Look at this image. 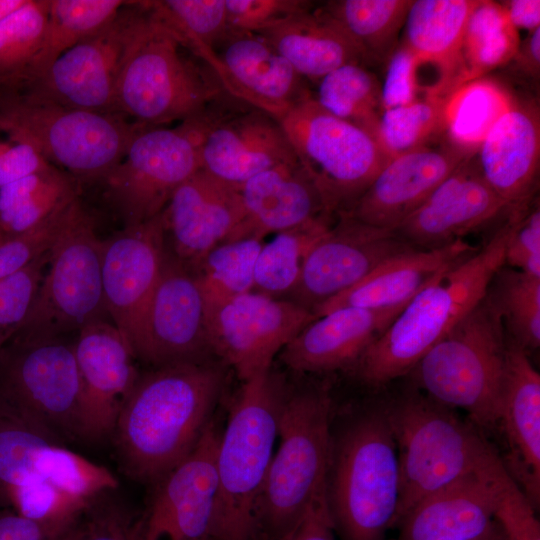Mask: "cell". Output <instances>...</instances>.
Returning a JSON list of instances; mask_svg holds the SVG:
<instances>
[{
    "instance_id": "44",
    "label": "cell",
    "mask_w": 540,
    "mask_h": 540,
    "mask_svg": "<svg viewBox=\"0 0 540 540\" xmlns=\"http://www.w3.org/2000/svg\"><path fill=\"white\" fill-rule=\"evenodd\" d=\"M49 0H27L0 22V91L19 88L39 51Z\"/></svg>"
},
{
    "instance_id": "13",
    "label": "cell",
    "mask_w": 540,
    "mask_h": 540,
    "mask_svg": "<svg viewBox=\"0 0 540 540\" xmlns=\"http://www.w3.org/2000/svg\"><path fill=\"white\" fill-rule=\"evenodd\" d=\"M279 123L332 216L347 211L389 161L370 134L329 113L313 96Z\"/></svg>"
},
{
    "instance_id": "3",
    "label": "cell",
    "mask_w": 540,
    "mask_h": 540,
    "mask_svg": "<svg viewBox=\"0 0 540 540\" xmlns=\"http://www.w3.org/2000/svg\"><path fill=\"white\" fill-rule=\"evenodd\" d=\"M399 498L397 448L383 402L332 432L326 501L335 533L341 540H386Z\"/></svg>"
},
{
    "instance_id": "16",
    "label": "cell",
    "mask_w": 540,
    "mask_h": 540,
    "mask_svg": "<svg viewBox=\"0 0 540 540\" xmlns=\"http://www.w3.org/2000/svg\"><path fill=\"white\" fill-rule=\"evenodd\" d=\"M314 319L292 301L254 291L207 307L213 355L241 382L270 370L275 356Z\"/></svg>"
},
{
    "instance_id": "21",
    "label": "cell",
    "mask_w": 540,
    "mask_h": 540,
    "mask_svg": "<svg viewBox=\"0 0 540 540\" xmlns=\"http://www.w3.org/2000/svg\"><path fill=\"white\" fill-rule=\"evenodd\" d=\"M73 344L81 380L83 440L112 435L140 373L120 331L106 319L87 324Z\"/></svg>"
},
{
    "instance_id": "28",
    "label": "cell",
    "mask_w": 540,
    "mask_h": 540,
    "mask_svg": "<svg viewBox=\"0 0 540 540\" xmlns=\"http://www.w3.org/2000/svg\"><path fill=\"white\" fill-rule=\"evenodd\" d=\"M475 156L482 177L508 211L528 206L540 160V117L535 102L514 98Z\"/></svg>"
},
{
    "instance_id": "32",
    "label": "cell",
    "mask_w": 540,
    "mask_h": 540,
    "mask_svg": "<svg viewBox=\"0 0 540 540\" xmlns=\"http://www.w3.org/2000/svg\"><path fill=\"white\" fill-rule=\"evenodd\" d=\"M477 249L459 239L439 248L406 251L381 264L355 286L318 305L312 313L317 318L337 308L378 309L408 302L444 268Z\"/></svg>"
},
{
    "instance_id": "47",
    "label": "cell",
    "mask_w": 540,
    "mask_h": 540,
    "mask_svg": "<svg viewBox=\"0 0 540 540\" xmlns=\"http://www.w3.org/2000/svg\"><path fill=\"white\" fill-rule=\"evenodd\" d=\"M107 492L83 512L73 540H137V519Z\"/></svg>"
},
{
    "instance_id": "18",
    "label": "cell",
    "mask_w": 540,
    "mask_h": 540,
    "mask_svg": "<svg viewBox=\"0 0 540 540\" xmlns=\"http://www.w3.org/2000/svg\"><path fill=\"white\" fill-rule=\"evenodd\" d=\"M134 354L154 367L215 358L201 290L192 273L168 249Z\"/></svg>"
},
{
    "instance_id": "46",
    "label": "cell",
    "mask_w": 540,
    "mask_h": 540,
    "mask_svg": "<svg viewBox=\"0 0 540 540\" xmlns=\"http://www.w3.org/2000/svg\"><path fill=\"white\" fill-rule=\"evenodd\" d=\"M49 251L0 280V351L16 336L34 305Z\"/></svg>"
},
{
    "instance_id": "24",
    "label": "cell",
    "mask_w": 540,
    "mask_h": 540,
    "mask_svg": "<svg viewBox=\"0 0 540 540\" xmlns=\"http://www.w3.org/2000/svg\"><path fill=\"white\" fill-rule=\"evenodd\" d=\"M243 216L239 189L200 169L176 189L162 212L167 249L190 271L227 241Z\"/></svg>"
},
{
    "instance_id": "36",
    "label": "cell",
    "mask_w": 540,
    "mask_h": 540,
    "mask_svg": "<svg viewBox=\"0 0 540 540\" xmlns=\"http://www.w3.org/2000/svg\"><path fill=\"white\" fill-rule=\"evenodd\" d=\"M413 0H338L323 9L347 33L365 63L387 61L398 46V36Z\"/></svg>"
},
{
    "instance_id": "55",
    "label": "cell",
    "mask_w": 540,
    "mask_h": 540,
    "mask_svg": "<svg viewBox=\"0 0 540 540\" xmlns=\"http://www.w3.org/2000/svg\"><path fill=\"white\" fill-rule=\"evenodd\" d=\"M326 501V487L313 499L300 521L280 540H336Z\"/></svg>"
},
{
    "instance_id": "6",
    "label": "cell",
    "mask_w": 540,
    "mask_h": 540,
    "mask_svg": "<svg viewBox=\"0 0 540 540\" xmlns=\"http://www.w3.org/2000/svg\"><path fill=\"white\" fill-rule=\"evenodd\" d=\"M385 405L400 474L395 527L423 498L500 457L474 425L412 382Z\"/></svg>"
},
{
    "instance_id": "48",
    "label": "cell",
    "mask_w": 540,
    "mask_h": 540,
    "mask_svg": "<svg viewBox=\"0 0 540 540\" xmlns=\"http://www.w3.org/2000/svg\"><path fill=\"white\" fill-rule=\"evenodd\" d=\"M535 508L505 469L499 478L494 519L505 540H540Z\"/></svg>"
},
{
    "instance_id": "7",
    "label": "cell",
    "mask_w": 540,
    "mask_h": 540,
    "mask_svg": "<svg viewBox=\"0 0 540 540\" xmlns=\"http://www.w3.org/2000/svg\"><path fill=\"white\" fill-rule=\"evenodd\" d=\"M212 68L154 15L150 1L122 68L115 112L143 128L194 117L223 97Z\"/></svg>"
},
{
    "instance_id": "50",
    "label": "cell",
    "mask_w": 540,
    "mask_h": 540,
    "mask_svg": "<svg viewBox=\"0 0 540 540\" xmlns=\"http://www.w3.org/2000/svg\"><path fill=\"white\" fill-rule=\"evenodd\" d=\"M513 224L506 247L504 265L540 277V209L529 205L508 211Z\"/></svg>"
},
{
    "instance_id": "31",
    "label": "cell",
    "mask_w": 540,
    "mask_h": 540,
    "mask_svg": "<svg viewBox=\"0 0 540 540\" xmlns=\"http://www.w3.org/2000/svg\"><path fill=\"white\" fill-rule=\"evenodd\" d=\"M239 192L244 216L227 241L262 240L270 233L317 218L333 217L298 161L275 166L250 178Z\"/></svg>"
},
{
    "instance_id": "27",
    "label": "cell",
    "mask_w": 540,
    "mask_h": 540,
    "mask_svg": "<svg viewBox=\"0 0 540 540\" xmlns=\"http://www.w3.org/2000/svg\"><path fill=\"white\" fill-rule=\"evenodd\" d=\"M499 457L488 468L462 476L419 501L400 521L397 540H472L495 524Z\"/></svg>"
},
{
    "instance_id": "9",
    "label": "cell",
    "mask_w": 540,
    "mask_h": 540,
    "mask_svg": "<svg viewBox=\"0 0 540 540\" xmlns=\"http://www.w3.org/2000/svg\"><path fill=\"white\" fill-rule=\"evenodd\" d=\"M508 337L487 298L432 346L408 373L433 400L466 411L479 427L497 425Z\"/></svg>"
},
{
    "instance_id": "60",
    "label": "cell",
    "mask_w": 540,
    "mask_h": 540,
    "mask_svg": "<svg viewBox=\"0 0 540 540\" xmlns=\"http://www.w3.org/2000/svg\"><path fill=\"white\" fill-rule=\"evenodd\" d=\"M0 93H1V91H0Z\"/></svg>"
},
{
    "instance_id": "35",
    "label": "cell",
    "mask_w": 540,
    "mask_h": 540,
    "mask_svg": "<svg viewBox=\"0 0 540 540\" xmlns=\"http://www.w3.org/2000/svg\"><path fill=\"white\" fill-rule=\"evenodd\" d=\"M513 100L502 85L487 78L472 79L455 87L447 94L443 108V132L448 143L476 153Z\"/></svg>"
},
{
    "instance_id": "17",
    "label": "cell",
    "mask_w": 540,
    "mask_h": 540,
    "mask_svg": "<svg viewBox=\"0 0 540 540\" xmlns=\"http://www.w3.org/2000/svg\"><path fill=\"white\" fill-rule=\"evenodd\" d=\"M219 436L213 421L191 453L151 485L137 540H215Z\"/></svg>"
},
{
    "instance_id": "53",
    "label": "cell",
    "mask_w": 540,
    "mask_h": 540,
    "mask_svg": "<svg viewBox=\"0 0 540 540\" xmlns=\"http://www.w3.org/2000/svg\"><path fill=\"white\" fill-rule=\"evenodd\" d=\"M81 516L39 520L11 509L3 510L0 511V540H73Z\"/></svg>"
},
{
    "instance_id": "38",
    "label": "cell",
    "mask_w": 540,
    "mask_h": 540,
    "mask_svg": "<svg viewBox=\"0 0 540 540\" xmlns=\"http://www.w3.org/2000/svg\"><path fill=\"white\" fill-rule=\"evenodd\" d=\"M332 217H321L278 232L263 243L254 268L252 291L273 298L288 295L296 286L305 258L329 229Z\"/></svg>"
},
{
    "instance_id": "59",
    "label": "cell",
    "mask_w": 540,
    "mask_h": 540,
    "mask_svg": "<svg viewBox=\"0 0 540 540\" xmlns=\"http://www.w3.org/2000/svg\"><path fill=\"white\" fill-rule=\"evenodd\" d=\"M472 540H505L504 535L498 526L497 522L492 526V528L487 531L485 534H483L480 537H477Z\"/></svg>"
},
{
    "instance_id": "25",
    "label": "cell",
    "mask_w": 540,
    "mask_h": 540,
    "mask_svg": "<svg viewBox=\"0 0 540 540\" xmlns=\"http://www.w3.org/2000/svg\"><path fill=\"white\" fill-rule=\"evenodd\" d=\"M474 154L446 143L436 147L425 145L393 157L363 194L341 214L394 230Z\"/></svg>"
},
{
    "instance_id": "1",
    "label": "cell",
    "mask_w": 540,
    "mask_h": 540,
    "mask_svg": "<svg viewBox=\"0 0 540 540\" xmlns=\"http://www.w3.org/2000/svg\"><path fill=\"white\" fill-rule=\"evenodd\" d=\"M225 378L217 359L140 374L112 432L124 472L151 486L184 460L214 421Z\"/></svg>"
},
{
    "instance_id": "43",
    "label": "cell",
    "mask_w": 540,
    "mask_h": 540,
    "mask_svg": "<svg viewBox=\"0 0 540 540\" xmlns=\"http://www.w3.org/2000/svg\"><path fill=\"white\" fill-rule=\"evenodd\" d=\"M151 9L181 43L201 60L229 35L225 0L150 1Z\"/></svg>"
},
{
    "instance_id": "2",
    "label": "cell",
    "mask_w": 540,
    "mask_h": 540,
    "mask_svg": "<svg viewBox=\"0 0 540 540\" xmlns=\"http://www.w3.org/2000/svg\"><path fill=\"white\" fill-rule=\"evenodd\" d=\"M510 215L490 240L439 272L416 293L349 370L361 383L383 387L408 375L425 353L485 296L501 268Z\"/></svg>"
},
{
    "instance_id": "40",
    "label": "cell",
    "mask_w": 540,
    "mask_h": 540,
    "mask_svg": "<svg viewBox=\"0 0 540 540\" xmlns=\"http://www.w3.org/2000/svg\"><path fill=\"white\" fill-rule=\"evenodd\" d=\"M314 99L329 113L366 131L376 140L383 112L381 83L364 64L343 65L318 82Z\"/></svg>"
},
{
    "instance_id": "8",
    "label": "cell",
    "mask_w": 540,
    "mask_h": 540,
    "mask_svg": "<svg viewBox=\"0 0 540 540\" xmlns=\"http://www.w3.org/2000/svg\"><path fill=\"white\" fill-rule=\"evenodd\" d=\"M332 399L326 386L287 391L256 512L257 540H280L326 487Z\"/></svg>"
},
{
    "instance_id": "11",
    "label": "cell",
    "mask_w": 540,
    "mask_h": 540,
    "mask_svg": "<svg viewBox=\"0 0 540 540\" xmlns=\"http://www.w3.org/2000/svg\"><path fill=\"white\" fill-rule=\"evenodd\" d=\"M102 239L78 197L69 205L55 240L34 305L11 341L61 338L105 319ZM10 341V342H11Z\"/></svg>"
},
{
    "instance_id": "26",
    "label": "cell",
    "mask_w": 540,
    "mask_h": 540,
    "mask_svg": "<svg viewBox=\"0 0 540 540\" xmlns=\"http://www.w3.org/2000/svg\"><path fill=\"white\" fill-rule=\"evenodd\" d=\"M297 161L279 121L255 109H229L207 131L201 169L240 188L275 166Z\"/></svg>"
},
{
    "instance_id": "4",
    "label": "cell",
    "mask_w": 540,
    "mask_h": 540,
    "mask_svg": "<svg viewBox=\"0 0 540 540\" xmlns=\"http://www.w3.org/2000/svg\"><path fill=\"white\" fill-rule=\"evenodd\" d=\"M118 481L0 406V503L28 518L74 519Z\"/></svg>"
},
{
    "instance_id": "58",
    "label": "cell",
    "mask_w": 540,
    "mask_h": 540,
    "mask_svg": "<svg viewBox=\"0 0 540 540\" xmlns=\"http://www.w3.org/2000/svg\"><path fill=\"white\" fill-rule=\"evenodd\" d=\"M27 0H0V22L20 9Z\"/></svg>"
},
{
    "instance_id": "30",
    "label": "cell",
    "mask_w": 540,
    "mask_h": 540,
    "mask_svg": "<svg viewBox=\"0 0 540 540\" xmlns=\"http://www.w3.org/2000/svg\"><path fill=\"white\" fill-rule=\"evenodd\" d=\"M497 425L507 445L504 466L536 509L540 503V374L528 352L509 338Z\"/></svg>"
},
{
    "instance_id": "15",
    "label": "cell",
    "mask_w": 540,
    "mask_h": 540,
    "mask_svg": "<svg viewBox=\"0 0 540 540\" xmlns=\"http://www.w3.org/2000/svg\"><path fill=\"white\" fill-rule=\"evenodd\" d=\"M147 13L148 1H128L110 22L62 54L40 77L16 91L75 109L116 113L118 80Z\"/></svg>"
},
{
    "instance_id": "56",
    "label": "cell",
    "mask_w": 540,
    "mask_h": 540,
    "mask_svg": "<svg viewBox=\"0 0 540 540\" xmlns=\"http://www.w3.org/2000/svg\"><path fill=\"white\" fill-rule=\"evenodd\" d=\"M515 71L526 78L536 80L540 72V27L530 32L520 41L511 59Z\"/></svg>"
},
{
    "instance_id": "33",
    "label": "cell",
    "mask_w": 540,
    "mask_h": 540,
    "mask_svg": "<svg viewBox=\"0 0 540 540\" xmlns=\"http://www.w3.org/2000/svg\"><path fill=\"white\" fill-rule=\"evenodd\" d=\"M256 35L304 79L319 82L343 65L365 63L358 47L322 6L292 15Z\"/></svg>"
},
{
    "instance_id": "57",
    "label": "cell",
    "mask_w": 540,
    "mask_h": 540,
    "mask_svg": "<svg viewBox=\"0 0 540 540\" xmlns=\"http://www.w3.org/2000/svg\"><path fill=\"white\" fill-rule=\"evenodd\" d=\"M501 4L515 29H525L530 33L540 27L539 0H510Z\"/></svg>"
},
{
    "instance_id": "54",
    "label": "cell",
    "mask_w": 540,
    "mask_h": 540,
    "mask_svg": "<svg viewBox=\"0 0 540 540\" xmlns=\"http://www.w3.org/2000/svg\"><path fill=\"white\" fill-rule=\"evenodd\" d=\"M50 165L30 144L0 128V187Z\"/></svg>"
},
{
    "instance_id": "23",
    "label": "cell",
    "mask_w": 540,
    "mask_h": 540,
    "mask_svg": "<svg viewBox=\"0 0 540 540\" xmlns=\"http://www.w3.org/2000/svg\"><path fill=\"white\" fill-rule=\"evenodd\" d=\"M475 154L394 229L401 239L417 249L447 246L508 211L482 177Z\"/></svg>"
},
{
    "instance_id": "39",
    "label": "cell",
    "mask_w": 540,
    "mask_h": 540,
    "mask_svg": "<svg viewBox=\"0 0 540 540\" xmlns=\"http://www.w3.org/2000/svg\"><path fill=\"white\" fill-rule=\"evenodd\" d=\"M520 43L501 3L478 0L464 33L460 84L507 64Z\"/></svg>"
},
{
    "instance_id": "37",
    "label": "cell",
    "mask_w": 540,
    "mask_h": 540,
    "mask_svg": "<svg viewBox=\"0 0 540 540\" xmlns=\"http://www.w3.org/2000/svg\"><path fill=\"white\" fill-rule=\"evenodd\" d=\"M128 1L49 0L39 51L22 85L40 77L66 51L110 22Z\"/></svg>"
},
{
    "instance_id": "29",
    "label": "cell",
    "mask_w": 540,
    "mask_h": 540,
    "mask_svg": "<svg viewBox=\"0 0 540 540\" xmlns=\"http://www.w3.org/2000/svg\"><path fill=\"white\" fill-rule=\"evenodd\" d=\"M408 302L378 309L332 310L306 325L278 357L285 366L300 373L349 371Z\"/></svg>"
},
{
    "instance_id": "51",
    "label": "cell",
    "mask_w": 540,
    "mask_h": 540,
    "mask_svg": "<svg viewBox=\"0 0 540 540\" xmlns=\"http://www.w3.org/2000/svg\"><path fill=\"white\" fill-rule=\"evenodd\" d=\"M69 205L55 212L33 230L0 243V280L20 271L49 251Z\"/></svg>"
},
{
    "instance_id": "10",
    "label": "cell",
    "mask_w": 540,
    "mask_h": 540,
    "mask_svg": "<svg viewBox=\"0 0 540 540\" xmlns=\"http://www.w3.org/2000/svg\"><path fill=\"white\" fill-rule=\"evenodd\" d=\"M0 128L73 178L101 181L143 127L118 113L75 109L15 91L0 94Z\"/></svg>"
},
{
    "instance_id": "5",
    "label": "cell",
    "mask_w": 540,
    "mask_h": 540,
    "mask_svg": "<svg viewBox=\"0 0 540 540\" xmlns=\"http://www.w3.org/2000/svg\"><path fill=\"white\" fill-rule=\"evenodd\" d=\"M286 393L284 383L271 369L241 384L217 446L215 540H257V506Z\"/></svg>"
},
{
    "instance_id": "20",
    "label": "cell",
    "mask_w": 540,
    "mask_h": 540,
    "mask_svg": "<svg viewBox=\"0 0 540 540\" xmlns=\"http://www.w3.org/2000/svg\"><path fill=\"white\" fill-rule=\"evenodd\" d=\"M166 251L162 213L146 222L125 226L102 241L106 314L133 353Z\"/></svg>"
},
{
    "instance_id": "22",
    "label": "cell",
    "mask_w": 540,
    "mask_h": 540,
    "mask_svg": "<svg viewBox=\"0 0 540 540\" xmlns=\"http://www.w3.org/2000/svg\"><path fill=\"white\" fill-rule=\"evenodd\" d=\"M203 61L227 94L278 121L312 97L305 79L256 34L228 35Z\"/></svg>"
},
{
    "instance_id": "14",
    "label": "cell",
    "mask_w": 540,
    "mask_h": 540,
    "mask_svg": "<svg viewBox=\"0 0 540 540\" xmlns=\"http://www.w3.org/2000/svg\"><path fill=\"white\" fill-rule=\"evenodd\" d=\"M81 399L73 344L11 341L0 351V406L57 441L83 439Z\"/></svg>"
},
{
    "instance_id": "45",
    "label": "cell",
    "mask_w": 540,
    "mask_h": 540,
    "mask_svg": "<svg viewBox=\"0 0 540 540\" xmlns=\"http://www.w3.org/2000/svg\"><path fill=\"white\" fill-rule=\"evenodd\" d=\"M446 96H423L409 104L383 110L376 141L389 160L428 145L435 135L443 132Z\"/></svg>"
},
{
    "instance_id": "42",
    "label": "cell",
    "mask_w": 540,
    "mask_h": 540,
    "mask_svg": "<svg viewBox=\"0 0 540 540\" xmlns=\"http://www.w3.org/2000/svg\"><path fill=\"white\" fill-rule=\"evenodd\" d=\"M262 244V240L254 238L223 242L190 270L206 308L252 291L255 263Z\"/></svg>"
},
{
    "instance_id": "19",
    "label": "cell",
    "mask_w": 540,
    "mask_h": 540,
    "mask_svg": "<svg viewBox=\"0 0 540 540\" xmlns=\"http://www.w3.org/2000/svg\"><path fill=\"white\" fill-rule=\"evenodd\" d=\"M314 243L286 300L312 310L358 284L390 258L415 249L394 230L344 214ZM417 249V248H416Z\"/></svg>"
},
{
    "instance_id": "41",
    "label": "cell",
    "mask_w": 540,
    "mask_h": 540,
    "mask_svg": "<svg viewBox=\"0 0 540 540\" xmlns=\"http://www.w3.org/2000/svg\"><path fill=\"white\" fill-rule=\"evenodd\" d=\"M486 296L503 322L507 337L528 352L540 345V277L503 265Z\"/></svg>"
},
{
    "instance_id": "52",
    "label": "cell",
    "mask_w": 540,
    "mask_h": 540,
    "mask_svg": "<svg viewBox=\"0 0 540 540\" xmlns=\"http://www.w3.org/2000/svg\"><path fill=\"white\" fill-rule=\"evenodd\" d=\"M418 60L400 43L387 60L381 99L384 109L409 104L423 97L418 75Z\"/></svg>"
},
{
    "instance_id": "34",
    "label": "cell",
    "mask_w": 540,
    "mask_h": 540,
    "mask_svg": "<svg viewBox=\"0 0 540 540\" xmlns=\"http://www.w3.org/2000/svg\"><path fill=\"white\" fill-rule=\"evenodd\" d=\"M478 0H413L401 43L417 58L419 71L435 68L448 94L460 85L461 51Z\"/></svg>"
},
{
    "instance_id": "12",
    "label": "cell",
    "mask_w": 540,
    "mask_h": 540,
    "mask_svg": "<svg viewBox=\"0 0 540 540\" xmlns=\"http://www.w3.org/2000/svg\"><path fill=\"white\" fill-rule=\"evenodd\" d=\"M223 97L175 127L141 128L120 162L101 180L125 226L161 214L176 189L201 169V147L209 128L229 108Z\"/></svg>"
},
{
    "instance_id": "49",
    "label": "cell",
    "mask_w": 540,
    "mask_h": 540,
    "mask_svg": "<svg viewBox=\"0 0 540 540\" xmlns=\"http://www.w3.org/2000/svg\"><path fill=\"white\" fill-rule=\"evenodd\" d=\"M229 35L256 34L314 7L306 0H225Z\"/></svg>"
}]
</instances>
